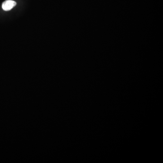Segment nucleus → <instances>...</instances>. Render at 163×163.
Wrapping results in <instances>:
<instances>
[{
	"label": "nucleus",
	"mask_w": 163,
	"mask_h": 163,
	"mask_svg": "<svg viewBox=\"0 0 163 163\" xmlns=\"http://www.w3.org/2000/svg\"><path fill=\"white\" fill-rule=\"evenodd\" d=\"M17 5V2L12 0H7L2 5V8L5 11H9Z\"/></svg>",
	"instance_id": "obj_1"
}]
</instances>
